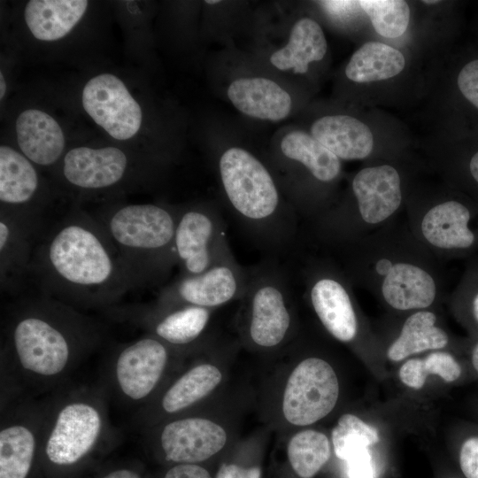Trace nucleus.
<instances>
[{
    "label": "nucleus",
    "mask_w": 478,
    "mask_h": 478,
    "mask_svg": "<svg viewBox=\"0 0 478 478\" xmlns=\"http://www.w3.org/2000/svg\"><path fill=\"white\" fill-rule=\"evenodd\" d=\"M103 326L66 303L40 295L8 311L1 342V405L55 391L104 340Z\"/></svg>",
    "instance_id": "obj_1"
},
{
    "label": "nucleus",
    "mask_w": 478,
    "mask_h": 478,
    "mask_svg": "<svg viewBox=\"0 0 478 478\" xmlns=\"http://www.w3.org/2000/svg\"><path fill=\"white\" fill-rule=\"evenodd\" d=\"M30 275L42 295L81 311L108 310L135 289L102 224L81 211L70 212L41 235Z\"/></svg>",
    "instance_id": "obj_2"
},
{
    "label": "nucleus",
    "mask_w": 478,
    "mask_h": 478,
    "mask_svg": "<svg viewBox=\"0 0 478 478\" xmlns=\"http://www.w3.org/2000/svg\"><path fill=\"white\" fill-rule=\"evenodd\" d=\"M103 388L60 387L44 401L41 458L51 468L74 467L117 439Z\"/></svg>",
    "instance_id": "obj_3"
},
{
    "label": "nucleus",
    "mask_w": 478,
    "mask_h": 478,
    "mask_svg": "<svg viewBox=\"0 0 478 478\" xmlns=\"http://www.w3.org/2000/svg\"><path fill=\"white\" fill-rule=\"evenodd\" d=\"M219 172L235 218L260 246L285 250L295 232V216L284 206L275 181L259 159L231 147L219 160Z\"/></svg>",
    "instance_id": "obj_4"
},
{
    "label": "nucleus",
    "mask_w": 478,
    "mask_h": 478,
    "mask_svg": "<svg viewBox=\"0 0 478 478\" xmlns=\"http://www.w3.org/2000/svg\"><path fill=\"white\" fill-rule=\"evenodd\" d=\"M115 245L135 289L159 285L176 265L174 234L178 209L132 204L95 216Z\"/></svg>",
    "instance_id": "obj_5"
},
{
    "label": "nucleus",
    "mask_w": 478,
    "mask_h": 478,
    "mask_svg": "<svg viewBox=\"0 0 478 478\" xmlns=\"http://www.w3.org/2000/svg\"><path fill=\"white\" fill-rule=\"evenodd\" d=\"M181 350L145 334L116 347L104 372V389L120 403L140 410L161 389L173 357Z\"/></svg>",
    "instance_id": "obj_6"
},
{
    "label": "nucleus",
    "mask_w": 478,
    "mask_h": 478,
    "mask_svg": "<svg viewBox=\"0 0 478 478\" xmlns=\"http://www.w3.org/2000/svg\"><path fill=\"white\" fill-rule=\"evenodd\" d=\"M241 299L245 319L243 335L252 345L273 349L287 340L293 316L289 281L279 266L266 263L249 271Z\"/></svg>",
    "instance_id": "obj_7"
},
{
    "label": "nucleus",
    "mask_w": 478,
    "mask_h": 478,
    "mask_svg": "<svg viewBox=\"0 0 478 478\" xmlns=\"http://www.w3.org/2000/svg\"><path fill=\"white\" fill-rule=\"evenodd\" d=\"M44 401L19 397L1 405L0 478H27L41 457Z\"/></svg>",
    "instance_id": "obj_8"
},
{
    "label": "nucleus",
    "mask_w": 478,
    "mask_h": 478,
    "mask_svg": "<svg viewBox=\"0 0 478 478\" xmlns=\"http://www.w3.org/2000/svg\"><path fill=\"white\" fill-rule=\"evenodd\" d=\"M173 245L180 275L201 274L232 254L221 216L206 206L178 209Z\"/></svg>",
    "instance_id": "obj_9"
},
{
    "label": "nucleus",
    "mask_w": 478,
    "mask_h": 478,
    "mask_svg": "<svg viewBox=\"0 0 478 478\" xmlns=\"http://www.w3.org/2000/svg\"><path fill=\"white\" fill-rule=\"evenodd\" d=\"M338 397L334 368L322 358L310 357L300 361L287 380L282 413L295 426L312 425L332 412Z\"/></svg>",
    "instance_id": "obj_10"
},
{
    "label": "nucleus",
    "mask_w": 478,
    "mask_h": 478,
    "mask_svg": "<svg viewBox=\"0 0 478 478\" xmlns=\"http://www.w3.org/2000/svg\"><path fill=\"white\" fill-rule=\"evenodd\" d=\"M248 278L249 271L239 265L232 253L201 274L179 275L159 290L155 305H189L213 310L241 299Z\"/></svg>",
    "instance_id": "obj_11"
},
{
    "label": "nucleus",
    "mask_w": 478,
    "mask_h": 478,
    "mask_svg": "<svg viewBox=\"0 0 478 478\" xmlns=\"http://www.w3.org/2000/svg\"><path fill=\"white\" fill-rule=\"evenodd\" d=\"M164 459L176 464H197L223 449L226 430L203 416H176L142 430Z\"/></svg>",
    "instance_id": "obj_12"
},
{
    "label": "nucleus",
    "mask_w": 478,
    "mask_h": 478,
    "mask_svg": "<svg viewBox=\"0 0 478 478\" xmlns=\"http://www.w3.org/2000/svg\"><path fill=\"white\" fill-rule=\"evenodd\" d=\"M106 311L115 319L141 328L146 334L182 351L204 335L212 310L189 305L159 306L154 304L114 306Z\"/></svg>",
    "instance_id": "obj_13"
},
{
    "label": "nucleus",
    "mask_w": 478,
    "mask_h": 478,
    "mask_svg": "<svg viewBox=\"0 0 478 478\" xmlns=\"http://www.w3.org/2000/svg\"><path fill=\"white\" fill-rule=\"evenodd\" d=\"M82 106L112 138L127 140L141 127L143 113L124 82L112 73L94 76L85 84Z\"/></svg>",
    "instance_id": "obj_14"
},
{
    "label": "nucleus",
    "mask_w": 478,
    "mask_h": 478,
    "mask_svg": "<svg viewBox=\"0 0 478 478\" xmlns=\"http://www.w3.org/2000/svg\"><path fill=\"white\" fill-rule=\"evenodd\" d=\"M221 380L222 373L215 365L208 362L193 365L136 411L135 425L143 430L181 415L211 394Z\"/></svg>",
    "instance_id": "obj_15"
},
{
    "label": "nucleus",
    "mask_w": 478,
    "mask_h": 478,
    "mask_svg": "<svg viewBox=\"0 0 478 478\" xmlns=\"http://www.w3.org/2000/svg\"><path fill=\"white\" fill-rule=\"evenodd\" d=\"M42 220L0 212V283L2 291H20L30 274L35 249L42 235Z\"/></svg>",
    "instance_id": "obj_16"
},
{
    "label": "nucleus",
    "mask_w": 478,
    "mask_h": 478,
    "mask_svg": "<svg viewBox=\"0 0 478 478\" xmlns=\"http://www.w3.org/2000/svg\"><path fill=\"white\" fill-rule=\"evenodd\" d=\"M128 168L126 153L113 146L73 148L64 158L62 174L67 183L83 190H101L119 184Z\"/></svg>",
    "instance_id": "obj_17"
},
{
    "label": "nucleus",
    "mask_w": 478,
    "mask_h": 478,
    "mask_svg": "<svg viewBox=\"0 0 478 478\" xmlns=\"http://www.w3.org/2000/svg\"><path fill=\"white\" fill-rule=\"evenodd\" d=\"M40 189L39 174L22 153L12 147H0L1 211L42 219L35 204Z\"/></svg>",
    "instance_id": "obj_18"
},
{
    "label": "nucleus",
    "mask_w": 478,
    "mask_h": 478,
    "mask_svg": "<svg viewBox=\"0 0 478 478\" xmlns=\"http://www.w3.org/2000/svg\"><path fill=\"white\" fill-rule=\"evenodd\" d=\"M364 221L375 224L392 215L402 201L398 172L389 165L361 169L351 182Z\"/></svg>",
    "instance_id": "obj_19"
},
{
    "label": "nucleus",
    "mask_w": 478,
    "mask_h": 478,
    "mask_svg": "<svg viewBox=\"0 0 478 478\" xmlns=\"http://www.w3.org/2000/svg\"><path fill=\"white\" fill-rule=\"evenodd\" d=\"M312 306L324 328L338 341H352L358 330L357 318L348 291L336 279L321 276L309 288Z\"/></svg>",
    "instance_id": "obj_20"
},
{
    "label": "nucleus",
    "mask_w": 478,
    "mask_h": 478,
    "mask_svg": "<svg viewBox=\"0 0 478 478\" xmlns=\"http://www.w3.org/2000/svg\"><path fill=\"white\" fill-rule=\"evenodd\" d=\"M17 143L21 153L41 166L55 164L66 144L59 124L47 112L37 109L23 111L16 120Z\"/></svg>",
    "instance_id": "obj_21"
},
{
    "label": "nucleus",
    "mask_w": 478,
    "mask_h": 478,
    "mask_svg": "<svg viewBox=\"0 0 478 478\" xmlns=\"http://www.w3.org/2000/svg\"><path fill=\"white\" fill-rule=\"evenodd\" d=\"M227 96L238 111L260 120H283L291 109L289 93L274 81L261 77L234 81L228 87Z\"/></svg>",
    "instance_id": "obj_22"
},
{
    "label": "nucleus",
    "mask_w": 478,
    "mask_h": 478,
    "mask_svg": "<svg viewBox=\"0 0 478 478\" xmlns=\"http://www.w3.org/2000/svg\"><path fill=\"white\" fill-rule=\"evenodd\" d=\"M311 135L338 158L345 160L365 158L374 149L370 127L348 115H328L316 120Z\"/></svg>",
    "instance_id": "obj_23"
},
{
    "label": "nucleus",
    "mask_w": 478,
    "mask_h": 478,
    "mask_svg": "<svg viewBox=\"0 0 478 478\" xmlns=\"http://www.w3.org/2000/svg\"><path fill=\"white\" fill-rule=\"evenodd\" d=\"M88 5L85 0H31L25 7V21L37 40L57 41L76 26Z\"/></svg>",
    "instance_id": "obj_24"
},
{
    "label": "nucleus",
    "mask_w": 478,
    "mask_h": 478,
    "mask_svg": "<svg viewBox=\"0 0 478 478\" xmlns=\"http://www.w3.org/2000/svg\"><path fill=\"white\" fill-rule=\"evenodd\" d=\"M382 291L393 308L411 310L428 307L435 299L436 288L425 270L412 264L397 263L385 275Z\"/></svg>",
    "instance_id": "obj_25"
},
{
    "label": "nucleus",
    "mask_w": 478,
    "mask_h": 478,
    "mask_svg": "<svg viewBox=\"0 0 478 478\" xmlns=\"http://www.w3.org/2000/svg\"><path fill=\"white\" fill-rule=\"evenodd\" d=\"M470 212L459 202L447 201L431 208L421 222L426 240L441 249H466L474 242L468 227Z\"/></svg>",
    "instance_id": "obj_26"
},
{
    "label": "nucleus",
    "mask_w": 478,
    "mask_h": 478,
    "mask_svg": "<svg viewBox=\"0 0 478 478\" xmlns=\"http://www.w3.org/2000/svg\"><path fill=\"white\" fill-rule=\"evenodd\" d=\"M327 49L320 26L310 18H302L294 24L287 45L274 52L270 62L280 70L305 73L311 62L324 58Z\"/></svg>",
    "instance_id": "obj_27"
},
{
    "label": "nucleus",
    "mask_w": 478,
    "mask_h": 478,
    "mask_svg": "<svg viewBox=\"0 0 478 478\" xmlns=\"http://www.w3.org/2000/svg\"><path fill=\"white\" fill-rule=\"evenodd\" d=\"M405 58L397 49L375 41L359 47L345 67L346 77L357 83H369L393 78L405 68Z\"/></svg>",
    "instance_id": "obj_28"
},
{
    "label": "nucleus",
    "mask_w": 478,
    "mask_h": 478,
    "mask_svg": "<svg viewBox=\"0 0 478 478\" xmlns=\"http://www.w3.org/2000/svg\"><path fill=\"white\" fill-rule=\"evenodd\" d=\"M281 151L286 159L302 166L318 181L328 183L340 174V158L304 131L286 135L281 142Z\"/></svg>",
    "instance_id": "obj_29"
},
{
    "label": "nucleus",
    "mask_w": 478,
    "mask_h": 478,
    "mask_svg": "<svg viewBox=\"0 0 478 478\" xmlns=\"http://www.w3.org/2000/svg\"><path fill=\"white\" fill-rule=\"evenodd\" d=\"M436 320V317L431 312L420 311L411 315L397 339L389 346L388 358L392 361H400L414 353L445 347L448 336L435 325Z\"/></svg>",
    "instance_id": "obj_30"
},
{
    "label": "nucleus",
    "mask_w": 478,
    "mask_h": 478,
    "mask_svg": "<svg viewBox=\"0 0 478 478\" xmlns=\"http://www.w3.org/2000/svg\"><path fill=\"white\" fill-rule=\"evenodd\" d=\"M287 453L295 473L301 478H312L328 461L331 446L325 434L306 429L290 438Z\"/></svg>",
    "instance_id": "obj_31"
},
{
    "label": "nucleus",
    "mask_w": 478,
    "mask_h": 478,
    "mask_svg": "<svg viewBox=\"0 0 478 478\" xmlns=\"http://www.w3.org/2000/svg\"><path fill=\"white\" fill-rule=\"evenodd\" d=\"M400 381L406 386L419 389L422 388L429 374L440 376L451 382L461 374V367L449 352L436 351L423 358H412L405 362L399 369Z\"/></svg>",
    "instance_id": "obj_32"
},
{
    "label": "nucleus",
    "mask_w": 478,
    "mask_h": 478,
    "mask_svg": "<svg viewBox=\"0 0 478 478\" xmlns=\"http://www.w3.org/2000/svg\"><path fill=\"white\" fill-rule=\"evenodd\" d=\"M374 30L386 38L400 37L410 22V7L403 0H360Z\"/></svg>",
    "instance_id": "obj_33"
},
{
    "label": "nucleus",
    "mask_w": 478,
    "mask_h": 478,
    "mask_svg": "<svg viewBox=\"0 0 478 478\" xmlns=\"http://www.w3.org/2000/svg\"><path fill=\"white\" fill-rule=\"evenodd\" d=\"M331 438L334 451L342 460H345L354 450L370 447L380 440L375 428L351 413H345L340 417L332 430Z\"/></svg>",
    "instance_id": "obj_34"
},
{
    "label": "nucleus",
    "mask_w": 478,
    "mask_h": 478,
    "mask_svg": "<svg viewBox=\"0 0 478 478\" xmlns=\"http://www.w3.org/2000/svg\"><path fill=\"white\" fill-rule=\"evenodd\" d=\"M344 461L350 478H374V466L369 447L354 450Z\"/></svg>",
    "instance_id": "obj_35"
},
{
    "label": "nucleus",
    "mask_w": 478,
    "mask_h": 478,
    "mask_svg": "<svg viewBox=\"0 0 478 478\" xmlns=\"http://www.w3.org/2000/svg\"><path fill=\"white\" fill-rule=\"evenodd\" d=\"M457 84L465 98L478 109V59L462 67L458 74Z\"/></svg>",
    "instance_id": "obj_36"
},
{
    "label": "nucleus",
    "mask_w": 478,
    "mask_h": 478,
    "mask_svg": "<svg viewBox=\"0 0 478 478\" xmlns=\"http://www.w3.org/2000/svg\"><path fill=\"white\" fill-rule=\"evenodd\" d=\"M459 466L466 478H478V436H472L462 443Z\"/></svg>",
    "instance_id": "obj_37"
},
{
    "label": "nucleus",
    "mask_w": 478,
    "mask_h": 478,
    "mask_svg": "<svg viewBox=\"0 0 478 478\" xmlns=\"http://www.w3.org/2000/svg\"><path fill=\"white\" fill-rule=\"evenodd\" d=\"M163 478H212L209 472L197 464H176L167 470Z\"/></svg>",
    "instance_id": "obj_38"
},
{
    "label": "nucleus",
    "mask_w": 478,
    "mask_h": 478,
    "mask_svg": "<svg viewBox=\"0 0 478 478\" xmlns=\"http://www.w3.org/2000/svg\"><path fill=\"white\" fill-rule=\"evenodd\" d=\"M216 478H261V471L257 466L243 467L235 464H223Z\"/></svg>",
    "instance_id": "obj_39"
},
{
    "label": "nucleus",
    "mask_w": 478,
    "mask_h": 478,
    "mask_svg": "<svg viewBox=\"0 0 478 478\" xmlns=\"http://www.w3.org/2000/svg\"><path fill=\"white\" fill-rule=\"evenodd\" d=\"M327 12L335 17H345L360 7L358 1H321L319 2Z\"/></svg>",
    "instance_id": "obj_40"
},
{
    "label": "nucleus",
    "mask_w": 478,
    "mask_h": 478,
    "mask_svg": "<svg viewBox=\"0 0 478 478\" xmlns=\"http://www.w3.org/2000/svg\"><path fill=\"white\" fill-rule=\"evenodd\" d=\"M101 478H142L139 472L130 467H119L103 475Z\"/></svg>",
    "instance_id": "obj_41"
},
{
    "label": "nucleus",
    "mask_w": 478,
    "mask_h": 478,
    "mask_svg": "<svg viewBox=\"0 0 478 478\" xmlns=\"http://www.w3.org/2000/svg\"><path fill=\"white\" fill-rule=\"evenodd\" d=\"M392 266L393 264L389 260L383 258L376 263L375 269L379 274L386 275Z\"/></svg>",
    "instance_id": "obj_42"
},
{
    "label": "nucleus",
    "mask_w": 478,
    "mask_h": 478,
    "mask_svg": "<svg viewBox=\"0 0 478 478\" xmlns=\"http://www.w3.org/2000/svg\"><path fill=\"white\" fill-rule=\"evenodd\" d=\"M469 170L473 178L478 183V151L474 154L469 163Z\"/></svg>",
    "instance_id": "obj_43"
},
{
    "label": "nucleus",
    "mask_w": 478,
    "mask_h": 478,
    "mask_svg": "<svg viewBox=\"0 0 478 478\" xmlns=\"http://www.w3.org/2000/svg\"><path fill=\"white\" fill-rule=\"evenodd\" d=\"M472 364L475 371L478 373V343L474 346L472 352Z\"/></svg>",
    "instance_id": "obj_44"
},
{
    "label": "nucleus",
    "mask_w": 478,
    "mask_h": 478,
    "mask_svg": "<svg viewBox=\"0 0 478 478\" xmlns=\"http://www.w3.org/2000/svg\"><path fill=\"white\" fill-rule=\"evenodd\" d=\"M5 90H6V83H5V80L4 78V74L1 72L0 73V98L1 99H3V97L4 96Z\"/></svg>",
    "instance_id": "obj_45"
},
{
    "label": "nucleus",
    "mask_w": 478,
    "mask_h": 478,
    "mask_svg": "<svg viewBox=\"0 0 478 478\" xmlns=\"http://www.w3.org/2000/svg\"><path fill=\"white\" fill-rule=\"evenodd\" d=\"M473 313L475 320L478 321V294L474 297L473 300Z\"/></svg>",
    "instance_id": "obj_46"
},
{
    "label": "nucleus",
    "mask_w": 478,
    "mask_h": 478,
    "mask_svg": "<svg viewBox=\"0 0 478 478\" xmlns=\"http://www.w3.org/2000/svg\"><path fill=\"white\" fill-rule=\"evenodd\" d=\"M422 3L427 4H439L440 1H437V0H429V1H427V0H425V1H422Z\"/></svg>",
    "instance_id": "obj_47"
},
{
    "label": "nucleus",
    "mask_w": 478,
    "mask_h": 478,
    "mask_svg": "<svg viewBox=\"0 0 478 478\" xmlns=\"http://www.w3.org/2000/svg\"><path fill=\"white\" fill-rule=\"evenodd\" d=\"M220 1L218 0H214V1H212V0H209V1H205V3L209 4H218Z\"/></svg>",
    "instance_id": "obj_48"
}]
</instances>
